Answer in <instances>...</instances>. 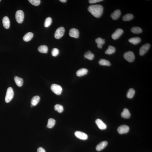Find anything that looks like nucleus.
Instances as JSON below:
<instances>
[{
  "instance_id": "37",
  "label": "nucleus",
  "mask_w": 152,
  "mask_h": 152,
  "mask_svg": "<svg viewBox=\"0 0 152 152\" xmlns=\"http://www.w3.org/2000/svg\"><path fill=\"white\" fill-rule=\"evenodd\" d=\"M60 1L62 3H65L66 2L67 0H60Z\"/></svg>"
},
{
  "instance_id": "15",
  "label": "nucleus",
  "mask_w": 152,
  "mask_h": 152,
  "mask_svg": "<svg viewBox=\"0 0 152 152\" xmlns=\"http://www.w3.org/2000/svg\"><path fill=\"white\" fill-rule=\"evenodd\" d=\"M121 11L119 10H116L111 14V17L113 20H117L120 16Z\"/></svg>"
},
{
  "instance_id": "33",
  "label": "nucleus",
  "mask_w": 152,
  "mask_h": 152,
  "mask_svg": "<svg viewBox=\"0 0 152 152\" xmlns=\"http://www.w3.org/2000/svg\"><path fill=\"white\" fill-rule=\"evenodd\" d=\"M28 1L33 5L37 6L40 4L41 1L40 0H28Z\"/></svg>"
},
{
  "instance_id": "34",
  "label": "nucleus",
  "mask_w": 152,
  "mask_h": 152,
  "mask_svg": "<svg viewBox=\"0 0 152 152\" xmlns=\"http://www.w3.org/2000/svg\"><path fill=\"white\" fill-rule=\"evenodd\" d=\"M51 53L53 56L54 57L57 56L59 54V50L57 48H56L53 49Z\"/></svg>"
},
{
  "instance_id": "10",
  "label": "nucleus",
  "mask_w": 152,
  "mask_h": 152,
  "mask_svg": "<svg viewBox=\"0 0 152 152\" xmlns=\"http://www.w3.org/2000/svg\"><path fill=\"white\" fill-rule=\"evenodd\" d=\"M123 33L124 31L121 29H118L112 35V38L114 40L117 39L121 36Z\"/></svg>"
},
{
  "instance_id": "29",
  "label": "nucleus",
  "mask_w": 152,
  "mask_h": 152,
  "mask_svg": "<svg viewBox=\"0 0 152 152\" xmlns=\"http://www.w3.org/2000/svg\"><path fill=\"white\" fill-rule=\"evenodd\" d=\"M131 32L132 33L136 34H138L141 33L142 32V30L141 28L140 27H133L131 28Z\"/></svg>"
},
{
  "instance_id": "39",
  "label": "nucleus",
  "mask_w": 152,
  "mask_h": 152,
  "mask_svg": "<svg viewBox=\"0 0 152 152\" xmlns=\"http://www.w3.org/2000/svg\"><path fill=\"white\" fill-rule=\"evenodd\" d=\"M0 1H1V0H0Z\"/></svg>"
},
{
  "instance_id": "6",
  "label": "nucleus",
  "mask_w": 152,
  "mask_h": 152,
  "mask_svg": "<svg viewBox=\"0 0 152 152\" xmlns=\"http://www.w3.org/2000/svg\"><path fill=\"white\" fill-rule=\"evenodd\" d=\"M65 28L63 27H60L57 29L55 32L54 37L56 39H59L61 38L64 34Z\"/></svg>"
},
{
  "instance_id": "22",
  "label": "nucleus",
  "mask_w": 152,
  "mask_h": 152,
  "mask_svg": "<svg viewBox=\"0 0 152 152\" xmlns=\"http://www.w3.org/2000/svg\"><path fill=\"white\" fill-rule=\"evenodd\" d=\"M56 123L55 120L52 118H50L48 120L47 127L49 129L52 128L55 125Z\"/></svg>"
},
{
  "instance_id": "36",
  "label": "nucleus",
  "mask_w": 152,
  "mask_h": 152,
  "mask_svg": "<svg viewBox=\"0 0 152 152\" xmlns=\"http://www.w3.org/2000/svg\"><path fill=\"white\" fill-rule=\"evenodd\" d=\"M37 152H46V151L44 148L39 147L38 149Z\"/></svg>"
},
{
  "instance_id": "19",
  "label": "nucleus",
  "mask_w": 152,
  "mask_h": 152,
  "mask_svg": "<svg viewBox=\"0 0 152 152\" xmlns=\"http://www.w3.org/2000/svg\"><path fill=\"white\" fill-rule=\"evenodd\" d=\"M33 34L31 32H28L23 37V40L26 42H28L30 40L33 38Z\"/></svg>"
},
{
  "instance_id": "5",
  "label": "nucleus",
  "mask_w": 152,
  "mask_h": 152,
  "mask_svg": "<svg viewBox=\"0 0 152 152\" xmlns=\"http://www.w3.org/2000/svg\"><path fill=\"white\" fill-rule=\"evenodd\" d=\"M51 89L53 92L57 95H60L62 93V89L59 85L53 84L51 87Z\"/></svg>"
},
{
  "instance_id": "28",
  "label": "nucleus",
  "mask_w": 152,
  "mask_h": 152,
  "mask_svg": "<svg viewBox=\"0 0 152 152\" xmlns=\"http://www.w3.org/2000/svg\"><path fill=\"white\" fill-rule=\"evenodd\" d=\"M99 64L101 65L110 66L111 65V63L109 61L104 59H101L99 61Z\"/></svg>"
},
{
  "instance_id": "4",
  "label": "nucleus",
  "mask_w": 152,
  "mask_h": 152,
  "mask_svg": "<svg viewBox=\"0 0 152 152\" xmlns=\"http://www.w3.org/2000/svg\"><path fill=\"white\" fill-rule=\"evenodd\" d=\"M15 17L17 21L19 23H21L23 22L24 18V14L23 11L21 10L17 11Z\"/></svg>"
},
{
  "instance_id": "30",
  "label": "nucleus",
  "mask_w": 152,
  "mask_h": 152,
  "mask_svg": "<svg viewBox=\"0 0 152 152\" xmlns=\"http://www.w3.org/2000/svg\"><path fill=\"white\" fill-rule=\"evenodd\" d=\"M52 23V19L50 17L46 18L44 22V25L45 28H48L50 26Z\"/></svg>"
},
{
  "instance_id": "32",
  "label": "nucleus",
  "mask_w": 152,
  "mask_h": 152,
  "mask_svg": "<svg viewBox=\"0 0 152 152\" xmlns=\"http://www.w3.org/2000/svg\"><path fill=\"white\" fill-rule=\"evenodd\" d=\"M95 41L97 44V45H100L102 46V45L105 44V40L101 38H98L96 39Z\"/></svg>"
},
{
  "instance_id": "18",
  "label": "nucleus",
  "mask_w": 152,
  "mask_h": 152,
  "mask_svg": "<svg viewBox=\"0 0 152 152\" xmlns=\"http://www.w3.org/2000/svg\"><path fill=\"white\" fill-rule=\"evenodd\" d=\"M14 80L16 84L18 87H21L23 85V81L22 78L15 76L14 78Z\"/></svg>"
},
{
  "instance_id": "7",
  "label": "nucleus",
  "mask_w": 152,
  "mask_h": 152,
  "mask_svg": "<svg viewBox=\"0 0 152 152\" xmlns=\"http://www.w3.org/2000/svg\"><path fill=\"white\" fill-rule=\"evenodd\" d=\"M74 134L77 138L81 140H85L88 138V136L87 134L81 131H76L75 132Z\"/></svg>"
},
{
  "instance_id": "9",
  "label": "nucleus",
  "mask_w": 152,
  "mask_h": 152,
  "mask_svg": "<svg viewBox=\"0 0 152 152\" xmlns=\"http://www.w3.org/2000/svg\"><path fill=\"white\" fill-rule=\"evenodd\" d=\"M149 44H146L142 46L140 49V54L141 56H143L148 51L150 47Z\"/></svg>"
},
{
  "instance_id": "20",
  "label": "nucleus",
  "mask_w": 152,
  "mask_h": 152,
  "mask_svg": "<svg viewBox=\"0 0 152 152\" xmlns=\"http://www.w3.org/2000/svg\"><path fill=\"white\" fill-rule=\"evenodd\" d=\"M129 41L131 44L135 45L139 44L141 42V39L139 37H133L129 39Z\"/></svg>"
},
{
  "instance_id": "23",
  "label": "nucleus",
  "mask_w": 152,
  "mask_h": 152,
  "mask_svg": "<svg viewBox=\"0 0 152 152\" xmlns=\"http://www.w3.org/2000/svg\"><path fill=\"white\" fill-rule=\"evenodd\" d=\"M38 50L41 53H47L48 51V48L45 45L40 46L38 48Z\"/></svg>"
},
{
  "instance_id": "24",
  "label": "nucleus",
  "mask_w": 152,
  "mask_h": 152,
  "mask_svg": "<svg viewBox=\"0 0 152 152\" xmlns=\"http://www.w3.org/2000/svg\"><path fill=\"white\" fill-rule=\"evenodd\" d=\"M116 51L115 48L113 46L110 45L108 46V49L106 51L105 53L106 54L110 55L114 53Z\"/></svg>"
},
{
  "instance_id": "25",
  "label": "nucleus",
  "mask_w": 152,
  "mask_h": 152,
  "mask_svg": "<svg viewBox=\"0 0 152 152\" xmlns=\"http://www.w3.org/2000/svg\"><path fill=\"white\" fill-rule=\"evenodd\" d=\"M84 56L85 58H87L89 60H93L94 55L90 51H88L85 53Z\"/></svg>"
},
{
  "instance_id": "27",
  "label": "nucleus",
  "mask_w": 152,
  "mask_h": 152,
  "mask_svg": "<svg viewBox=\"0 0 152 152\" xmlns=\"http://www.w3.org/2000/svg\"><path fill=\"white\" fill-rule=\"evenodd\" d=\"M134 16L132 14H127L123 17V20L124 21H129L134 18Z\"/></svg>"
},
{
  "instance_id": "2",
  "label": "nucleus",
  "mask_w": 152,
  "mask_h": 152,
  "mask_svg": "<svg viewBox=\"0 0 152 152\" xmlns=\"http://www.w3.org/2000/svg\"><path fill=\"white\" fill-rule=\"evenodd\" d=\"M14 93L13 90L11 87L8 88L5 97V101L7 103L10 102L13 98Z\"/></svg>"
},
{
  "instance_id": "26",
  "label": "nucleus",
  "mask_w": 152,
  "mask_h": 152,
  "mask_svg": "<svg viewBox=\"0 0 152 152\" xmlns=\"http://www.w3.org/2000/svg\"><path fill=\"white\" fill-rule=\"evenodd\" d=\"M135 93V91L133 89L131 88L129 90L127 93L126 96L128 98L131 99L134 96Z\"/></svg>"
},
{
  "instance_id": "1",
  "label": "nucleus",
  "mask_w": 152,
  "mask_h": 152,
  "mask_svg": "<svg viewBox=\"0 0 152 152\" xmlns=\"http://www.w3.org/2000/svg\"><path fill=\"white\" fill-rule=\"evenodd\" d=\"M88 10L94 17L99 18L103 13V7L100 5H92L89 6Z\"/></svg>"
},
{
  "instance_id": "14",
  "label": "nucleus",
  "mask_w": 152,
  "mask_h": 152,
  "mask_svg": "<svg viewBox=\"0 0 152 152\" xmlns=\"http://www.w3.org/2000/svg\"><path fill=\"white\" fill-rule=\"evenodd\" d=\"M2 23L3 26L4 28L7 29H9L10 26V21L7 17H5L3 18Z\"/></svg>"
},
{
  "instance_id": "11",
  "label": "nucleus",
  "mask_w": 152,
  "mask_h": 152,
  "mask_svg": "<svg viewBox=\"0 0 152 152\" xmlns=\"http://www.w3.org/2000/svg\"><path fill=\"white\" fill-rule=\"evenodd\" d=\"M69 34L71 37L78 38L79 37V30L74 28H72L70 30Z\"/></svg>"
},
{
  "instance_id": "8",
  "label": "nucleus",
  "mask_w": 152,
  "mask_h": 152,
  "mask_svg": "<svg viewBox=\"0 0 152 152\" xmlns=\"http://www.w3.org/2000/svg\"><path fill=\"white\" fill-rule=\"evenodd\" d=\"M129 130L128 126L126 125H122L118 128L117 130L119 134H123L127 133Z\"/></svg>"
},
{
  "instance_id": "38",
  "label": "nucleus",
  "mask_w": 152,
  "mask_h": 152,
  "mask_svg": "<svg viewBox=\"0 0 152 152\" xmlns=\"http://www.w3.org/2000/svg\"><path fill=\"white\" fill-rule=\"evenodd\" d=\"M33 106L32 105H31V107H33Z\"/></svg>"
},
{
  "instance_id": "31",
  "label": "nucleus",
  "mask_w": 152,
  "mask_h": 152,
  "mask_svg": "<svg viewBox=\"0 0 152 152\" xmlns=\"http://www.w3.org/2000/svg\"><path fill=\"white\" fill-rule=\"evenodd\" d=\"M54 110L57 111L58 113H61L63 111V107L62 105L58 104L56 105L54 107Z\"/></svg>"
},
{
  "instance_id": "21",
  "label": "nucleus",
  "mask_w": 152,
  "mask_h": 152,
  "mask_svg": "<svg viewBox=\"0 0 152 152\" xmlns=\"http://www.w3.org/2000/svg\"><path fill=\"white\" fill-rule=\"evenodd\" d=\"M40 100V98L38 96H35L32 98L31 103L32 105L33 106H36L39 103Z\"/></svg>"
},
{
  "instance_id": "35",
  "label": "nucleus",
  "mask_w": 152,
  "mask_h": 152,
  "mask_svg": "<svg viewBox=\"0 0 152 152\" xmlns=\"http://www.w3.org/2000/svg\"><path fill=\"white\" fill-rule=\"evenodd\" d=\"M102 1H103L102 0H89V3L90 4H94Z\"/></svg>"
},
{
  "instance_id": "3",
  "label": "nucleus",
  "mask_w": 152,
  "mask_h": 152,
  "mask_svg": "<svg viewBox=\"0 0 152 152\" xmlns=\"http://www.w3.org/2000/svg\"><path fill=\"white\" fill-rule=\"evenodd\" d=\"M124 56L126 60L129 62H133L135 59V55L134 53L131 51H129L125 53L124 54Z\"/></svg>"
},
{
  "instance_id": "12",
  "label": "nucleus",
  "mask_w": 152,
  "mask_h": 152,
  "mask_svg": "<svg viewBox=\"0 0 152 152\" xmlns=\"http://www.w3.org/2000/svg\"><path fill=\"white\" fill-rule=\"evenodd\" d=\"M95 122L100 129L103 130L106 129L107 126L106 124H105L101 120L97 119L96 120Z\"/></svg>"
},
{
  "instance_id": "13",
  "label": "nucleus",
  "mask_w": 152,
  "mask_h": 152,
  "mask_svg": "<svg viewBox=\"0 0 152 152\" xmlns=\"http://www.w3.org/2000/svg\"><path fill=\"white\" fill-rule=\"evenodd\" d=\"M108 145L107 141H103L99 144L96 147V149L97 151H100Z\"/></svg>"
},
{
  "instance_id": "16",
  "label": "nucleus",
  "mask_w": 152,
  "mask_h": 152,
  "mask_svg": "<svg viewBox=\"0 0 152 152\" xmlns=\"http://www.w3.org/2000/svg\"><path fill=\"white\" fill-rule=\"evenodd\" d=\"M88 73V70L87 69L82 68L78 70L76 73L78 76L81 77L87 74Z\"/></svg>"
},
{
  "instance_id": "17",
  "label": "nucleus",
  "mask_w": 152,
  "mask_h": 152,
  "mask_svg": "<svg viewBox=\"0 0 152 152\" xmlns=\"http://www.w3.org/2000/svg\"><path fill=\"white\" fill-rule=\"evenodd\" d=\"M122 117L126 119H127L130 117L131 114L129 110L127 108L124 109L121 113Z\"/></svg>"
}]
</instances>
